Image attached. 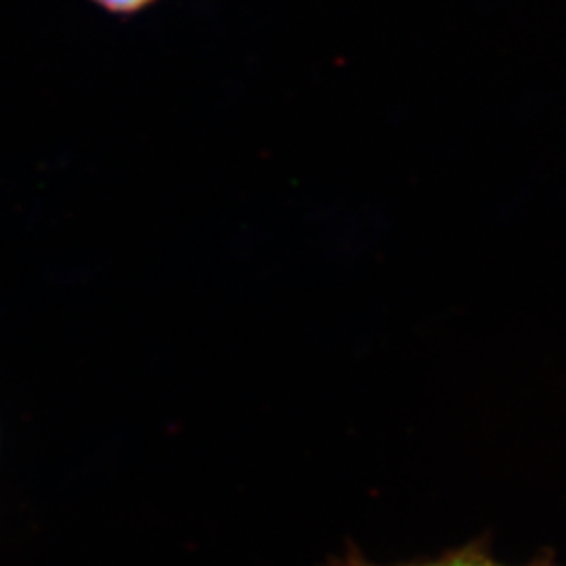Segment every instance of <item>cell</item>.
<instances>
[{"instance_id": "1", "label": "cell", "mask_w": 566, "mask_h": 566, "mask_svg": "<svg viewBox=\"0 0 566 566\" xmlns=\"http://www.w3.org/2000/svg\"><path fill=\"white\" fill-rule=\"evenodd\" d=\"M91 2L97 4L103 11L112 13V15L128 18V15H137L145 9H149L158 0H91Z\"/></svg>"}]
</instances>
